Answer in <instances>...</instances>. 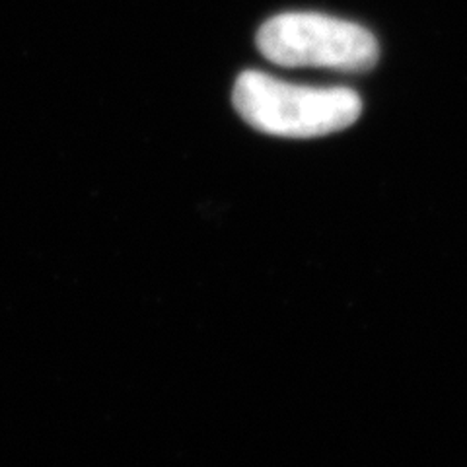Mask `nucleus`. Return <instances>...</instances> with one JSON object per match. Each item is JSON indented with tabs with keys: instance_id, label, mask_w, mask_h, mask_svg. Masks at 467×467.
Returning a JSON list of instances; mask_svg holds the SVG:
<instances>
[{
	"instance_id": "nucleus-1",
	"label": "nucleus",
	"mask_w": 467,
	"mask_h": 467,
	"mask_svg": "<svg viewBox=\"0 0 467 467\" xmlns=\"http://www.w3.org/2000/svg\"><path fill=\"white\" fill-rule=\"evenodd\" d=\"M232 101L247 125L283 139L339 133L362 113V101L350 88L288 84L259 70L242 72Z\"/></svg>"
},
{
	"instance_id": "nucleus-2",
	"label": "nucleus",
	"mask_w": 467,
	"mask_h": 467,
	"mask_svg": "<svg viewBox=\"0 0 467 467\" xmlns=\"http://www.w3.org/2000/svg\"><path fill=\"white\" fill-rule=\"evenodd\" d=\"M257 47L281 67L358 72L378 61V41L367 27L314 12L279 14L261 26Z\"/></svg>"
}]
</instances>
